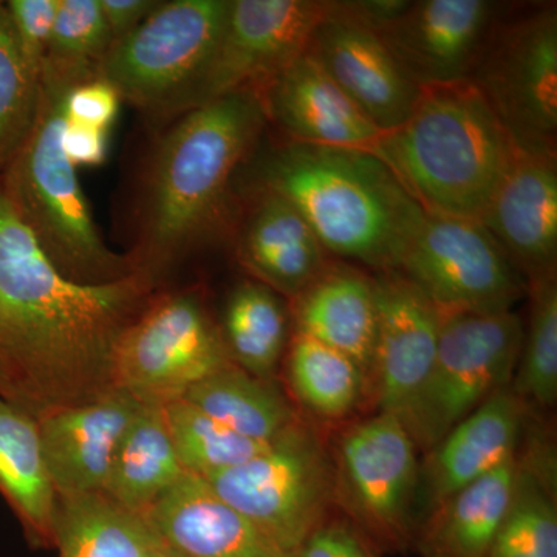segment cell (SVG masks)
<instances>
[{"label":"cell","instance_id":"42","mask_svg":"<svg viewBox=\"0 0 557 557\" xmlns=\"http://www.w3.org/2000/svg\"><path fill=\"white\" fill-rule=\"evenodd\" d=\"M146 557H182L178 556L177 553L172 552L170 547H166V545L163 544V542H159V544L156 545L150 552L148 553V556Z\"/></svg>","mask_w":557,"mask_h":557},{"label":"cell","instance_id":"9","mask_svg":"<svg viewBox=\"0 0 557 557\" xmlns=\"http://www.w3.org/2000/svg\"><path fill=\"white\" fill-rule=\"evenodd\" d=\"M230 364L201 293L178 289L153 295L123 330L113 351L112 383L141 405L164 408Z\"/></svg>","mask_w":557,"mask_h":557},{"label":"cell","instance_id":"30","mask_svg":"<svg viewBox=\"0 0 557 557\" xmlns=\"http://www.w3.org/2000/svg\"><path fill=\"white\" fill-rule=\"evenodd\" d=\"M292 330L284 298L258 281L242 282L223 310V343L230 359L256 379L274 380Z\"/></svg>","mask_w":557,"mask_h":557},{"label":"cell","instance_id":"36","mask_svg":"<svg viewBox=\"0 0 557 557\" xmlns=\"http://www.w3.org/2000/svg\"><path fill=\"white\" fill-rule=\"evenodd\" d=\"M5 7L25 60L42 75L60 0H10Z\"/></svg>","mask_w":557,"mask_h":557},{"label":"cell","instance_id":"26","mask_svg":"<svg viewBox=\"0 0 557 557\" xmlns=\"http://www.w3.org/2000/svg\"><path fill=\"white\" fill-rule=\"evenodd\" d=\"M518 450L515 491L487 557H557L556 454L534 434Z\"/></svg>","mask_w":557,"mask_h":557},{"label":"cell","instance_id":"13","mask_svg":"<svg viewBox=\"0 0 557 557\" xmlns=\"http://www.w3.org/2000/svg\"><path fill=\"white\" fill-rule=\"evenodd\" d=\"M319 0H230L218 47L188 94L178 116L242 89L259 91L309 47L327 13Z\"/></svg>","mask_w":557,"mask_h":557},{"label":"cell","instance_id":"31","mask_svg":"<svg viewBox=\"0 0 557 557\" xmlns=\"http://www.w3.org/2000/svg\"><path fill=\"white\" fill-rule=\"evenodd\" d=\"M285 355L289 388L314 417L343 420L369 392L364 373L350 358L304 333L293 332Z\"/></svg>","mask_w":557,"mask_h":557},{"label":"cell","instance_id":"32","mask_svg":"<svg viewBox=\"0 0 557 557\" xmlns=\"http://www.w3.org/2000/svg\"><path fill=\"white\" fill-rule=\"evenodd\" d=\"M530 314L511 391L528 412L552 410L557 401V278L527 284Z\"/></svg>","mask_w":557,"mask_h":557},{"label":"cell","instance_id":"16","mask_svg":"<svg viewBox=\"0 0 557 557\" xmlns=\"http://www.w3.org/2000/svg\"><path fill=\"white\" fill-rule=\"evenodd\" d=\"M307 50L381 134L409 119L420 87L403 73L380 36L347 16L338 2H329Z\"/></svg>","mask_w":557,"mask_h":557},{"label":"cell","instance_id":"28","mask_svg":"<svg viewBox=\"0 0 557 557\" xmlns=\"http://www.w3.org/2000/svg\"><path fill=\"white\" fill-rule=\"evenodd\" d=\"M185 474L163 408L143 405L121 440L102 494L143 516Z\"/></svg>","mask_w":557,"mask_h":557},{"label":"cell","instance_id":"20","mask_svg":"<svg viewBox=\"0 0 557 557\" xmlns=\"http://www.w3.org/2000/svg\"><path fill=\"white\" fill-rule=\"evenodd\" d=\"M267 121L293 141L369 150L381 131L339 89L309 50L259 91Z\"/></svg>","mask_w":557,"mask_h":557},{"label":"cell","instance_id":"11","mask_svg":"<svg viewBox=\"0 0 557 557\" xmlns=\"http://www.w3.org/2000/svg\"><path fill=\"white\" fill-rule=\"evenodd\" d=\"M391 271L443 317L512 311L527 292L525 278L482 223L435 212L423 211Z\"/></svg>","mask_w":557,"mask_h":557},{"label":"cell","instance_id":"2","mask_svg":"<svg viewBox=\"0 0 557 557\" xmlns=\"http://www.w3.org/2000/svg\"><path fill=\"white\" fill-rule=\"evenodd\" d=\"M150 153L131 258L159 284L219 233L231 183L267 124L258 91L242 89L175 116Z\"/></svg>","mask_w":557,"mask_h":557},{"label":"cell","instance_id":"34","mask_svg":"<svg viewBox=\"0 0 557 557\" xmlns=\"http://www.w3.org/2000/svg\"><path fill=\"white\" fill-rule=\"evenodd\" d=\"M40 76L28 65L0 2V174L22 148L38 115Z\"/></svg>","mask_w":557,"mask_h":557},{"label":"cell","instance_id":"15","mask_svg":"<svg viewBox=\"0 0 557 557\" xmlns=\"http://www.w3.org/2000/svg\"><path fill=\"white\" fill-rule=\"evenodd\" d=\"M372 278L376 299L372 394L379 412L399 420L434 364L443 317L426 296L394 271Z\"/></svg>","mask_w":557,"mask_h":557},{"label":"cell","instance_id":"41","mask_svg":"<svg viewBox=\"0 0 557 557\" xmlns=\"http://www.w3.org/2000/svg\"><path fill=\"white\" fill-rule=\"evenodd\" d=\"M0 397L7 398L10 401L9 364H7L2 325H0Z\"/></svg>","mask_w":557,"mask_h":557},{"label":"cell","instance_id":"4","mask_svg":"<svg viewBox=\"0 0 557 557\" xmlns=\"http://www.w3.org/2000/svg\"><path fill=\"white\" fill-rule=\"evenodd\" d=\"M516 146L469 81L424 87L375 153L424 211L482 219Z\"/></svg>","mask_w":557,"mask_h":557},{"label":"cell","instance_id":"35","mask_svg":"<svg viewBox=\"0 0 557 557\" xmlns=\"http://www.w3.org/2000/svg\"><path fill=\"white\" fill-rule=\"evenodd\" d=\"M112 46L100 0H60L46 62L98 70Z\"/></svg>","mask_w":557,"mask_h":557},{"label":"cell","instance_id":"19","mask_svg":"<svg viewBox=\"0 0 557 557\" xmlns=\"http://www.w3.org/2000/svg\"><path fill=\"white\" fill-rule=\"evenodd\" d=\"M141 403L109 392L38 418L44 458L58 497L104 493L113 458Z\"/></svg>","mask_w":557,"mask_h":557},{"label":"cell","instance_id":"5","mask_svg":"<svg viewBox=\"0 0 557 557\" xmlns=\"http://www.w3.org/2000/svg\"><path fill=\"white\" fill-rule=\"evenodd\" d=\"M95 69L46 62L38 115L16 156L0 174V189L44 255L70 281L109 284L137 273L131 255L112 251L95 225L78 170L62 149L69 90L95 78Z\"/></svg>","mask_w":557,"mask_h":557},{"label":"cell","instance_id":"25","mask_svg":"<svg viewBox=\"0 0 557 557\" xmlns=\"http://www.w3.org/2000/svg\"><path fill=\"white\" fill-rule=\"evenodd\" d=\"M515 458L443 500L421 520L413 549L420 557H487L502 525L516 479Z\"/></svg>","mask_w":557,"mask_h":557},{"label":"cell","instance_id":"37","mask_svg":"<svg viewBox=\"0 0 557 557\" xmlns=\"http://www.w3.org/2000/svg\"><path fill=\"white\" fill-rule=\"evenodd\" d=\"M121 98L100 76L83 81L69 90L64 102L65 120L109 131L119 116Z\"/></svg>","mask_w":557,"mask_h":557},{"label":"cell","instance_id":"3","mask_svg":"<svg viewBox=\"0 0 557 557\" xmlns=\"http://www.w3.org/2000/svg\"><path fill=\"white\" fill-rule=\"evenodd\" d=\"M256 189L298 209L329 255L379 273L394 269L424 211L375 153L293 139L260 161Z\"/></svg>","mask_w":557,"mask_h":557},{"label":"cell","instance_id":"40","mask_svg":"<svg viewBox=\"0 0 557 557\" xmlns=\"http://www.w3.org/2000/svg\"><path fill=\"white\" fill-rule=\"evenodd\" d=\"M102 16L113 44L137 30L150 14L159 9L160 0H100Z\"/></svg>","mask_w":557,"mask_h":557},{"label":"cell","instance_id":"18","mask_svg":"<svg viewBox=\"0 0 557 557\" xmlns=\"http://www.w3.org/2000/svg\"><path fill=\"white\" fill-rule=\"evenodd\" d=\"M528 410L502 388L428 450L418 474V520L518 454ZM420 527V525H418Z\"/></svg>","mask_w":557,"mask_h":557},{"label":"cell","instance_id":"27","mask_svg":"<svg viewBox=\"0 0 557 557\" xmlns=\"http://www.w3.org/2000/svg\"><path fill=\"white\" fill-rule=\"evenodd\" d=\"M183 399L259 445H270L302 420L276 380L256 379L236 364L200 381Z\"/></svg>","mask_w":557,"mask_h":557},{"label":"cell","instance_id":"39","mask_svg":"<svg viewBox=\"0 0 557 557\" xmlns=\"http://www.w3.org/2000/svg\"><path fill=\"white\" fill-rule=\"evenodd\" d=\"M108 132L65 120L61 141L70 163L76 170L101 166L108 157Z\"/></svg>","mask_w":557,"mask_h":557},{"label":"cell","instance_id":"14","mask_svg":"<svg viewBox=\"0 0 557 557\" xmlns=\"http://www.w3.org/2000/svg\"><path fill=\"white\" fill-rule=\"evenodd\" d=\"M500 10L487 0H417L373 32L417 87L448 86L469 81Z\"/></svg>","mask_w":557,"mask_h":557},{"label":"cell","instance_id":"21","mask_svg":"<svg viewBox=\"0 0 557 557\" xmlns=\"http://www.w3.org/2000/svg\"><path fill=\"white\" fill-rule=\"evenodd\" d=\"M143 516L182 557H292L194 475H183Z\"/></svg>","mask_w":557,"mask_h":557},{"label":"cell","instance_id":"17","mask_svg":"<svg viewBox=\"0 0 557 557\" xmlns=\"http://www.w3.org/2000/svg\"><path fill=\"white\" fill-rule=\"evenodd\" d=\"M480 223L504 249L525 284L556 274V153L516 148Z\"/></svg>","mask_w":557,"mask_h":557},{"label":"cell","instance_id":"29","mask_svg":"<svg viewBox=\"0 0 557 557\" xmlns=\"http://www.w3.org/2000/svg\"><path fill=\"white\" fill-rule=\"evenodd\" d=\"M159 542L145 516L106 494L58 497L54 548L60 557H146Z\"/></svg>","mask_w":557,"mask_h":557},{"label":"cell","instance_id":"33","mask_svg":"<svg viewBox=\"0 0 557 557\" xmlns=\"http://www.w3.org/2000/svg\"><path fill=\"white\" fill-rule=\"evenodd\" d=\"M163 413L180 465L194 478H212L269 446L240 437L183 398L164 406Z\"/></svg>","mask_w":557,"mask_h":557},{"label":"cell","instance_id":"22","mask_svg":"<svg viewBox=\"0 0 557 557\" xmlns=\"http://www.w3.org/2000/svg\"><path fill=\"white\" fill-rule=\"evenodd\" d=\"M329 258L298 209L269 190H255L236 240L237 262L252 281L292 300L327 270Z\"/></svg>","mask_w":557,"mask_h":557},{"label":"cell","instance_id":"38","mask_svg":"<svg viewBox=\"0 0 557 557\" xmlns=\"http://www.w3.org/2000/svg\"><path fill=\"white\" fill-rule=\"evenodd\" d=\"M292 557H381L344 518H329Z\"/></svg>","mask_w":557,"mask_h":557},{"label":"cell","instance_id":"10","mask_svg":"<svg viewBox=\"0 0 557 557\" xmlns=\"http://www.w3.org/2000/svg\"><path fill=\"white\" fill-rule=\"evenodd\" d=\"M230 0H171L113 44L98 65L121 101L171 116L218 47Z\"/></svg>","mask_w":557,"mask_h":557},{"label":"cell","instance_id":"23","mask_svg":"<svg viewBox=\"0 0 557 557\" xmlns=\"http://www.w3.org/2000/svg\"><path fill=\"white\" fill-rule=\"evenodd\" d=\"M293 332L304 333L350 358L372 394L376 346L373 278L350 267L330 265L289 300Z\"/></svg>","mask_w":557,"mask_h":557},{"label":"cell","instance_id":"1","mask_svg":"<svg viewBox=\"0 0 557 557\" xmlns=\"http://www.w3.org/2000/svg\"><path fill=\"white\" fill-rule=\"evenodd\" d=\"M156 287L141 271L109 284L70 281L0 189V325L10 401L38 420L115 391L116 343Z\"/></svg>","mask_w":557,"mask_h":557},{"label":"cell","instance_id":"12","mask_svg":"<svg viewBox=\"0 0 557 557\" xmlns=\"http://www.w3.org/2000/svg\"><path fill=\"white\" fill-rule=\"evenodd\" d=\"M469 83L516 148L556 153V3L536 7L505 24L498 22Z\"/></svg>","mask_w":557,"mask_h":557},{"label":"cell","instance_id":"6","mask_svg":"<svg viewBox=\"0 0 557 557\" xmlns=\"http://www.w3.org/2000/svg\"><path fill=\"white\" fill-rule=\"evenodd\" d=\"M205 482L288 556L335 507L332 449L304 418L255 457Z\"/></svg>","mask_w":557,"mask_h":557},{"label":"cell","instance_id":"24","mask_svg":"<svg viewBox=\"0 0 557 557\" xmlns=\"http://www.w3.org/2000/svg\"><path fill=\"white\" fill-rule=\"evenodd\" d=\"M0 497L20 520L32 547H54L58 494L44 458L38 420L3 397H0Z\"/></svg>","mask_w":557,"mask_h":557},{"label":"cell","instance_id":"7","mask_svg":"<svg viewBox=\"0 0 557 557\" xmlns=\"http://www.w3.org/2000/svg\"><path fill=\"white\" fill-rule=\"evenodd\" d=\"M330 449L343 518L379 556L412 549L420 463L401 421L379 412L344 431Z\"/></svg>","mask_w":557,"mask_h":557},{"label":"cell","instance_id":"8","mask_svg":"<svg viewBox=\"0 0 557 557\" xmlns=\"http://www.w3.org/2000/svg\"><path fill=\"white\" fill-rule=\"evenodd\" d=\"M522 338L523 321L515 311L443 317L431 372L399 418L417 450L426 454L469 413L511 386Z\"/></svg>","mask_w":557,"mask_h":557}]
</instances>
